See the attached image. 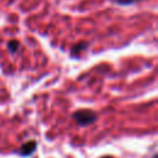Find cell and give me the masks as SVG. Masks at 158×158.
Masks as SVG:
<instances>
[{"label": "cell", "mask_w": 158, "mask_h": 158, "mask_svg": "<svg viewBox=\"0 0 158 158\" xmlns=\"http://www.w3.org/2000/svg\"><path fill=\"white\" fill-rule=\"evenodd\" d=\"M73 118L75 120V122L78 125H80V126H88V125L94 123L98 120V115L93 110L80 109V110H77L73 114Z\"/></svg>", "instance_id": "cell-1"}, {"label": "cell", "mask_w": 158, "mask_h": 158, "mask_svg": "<svg viewBox=\"0 0 158 158\" xmlns=\"http://www.w3.org/2000/svg\"><path fill=\"white\" fill-rule=\"evenodd\" d=\"M36 147H37L36 141H33V139H32V141H27L26 143H23V144L21 146L19 153H20V156H22V157H27V156L32 154V153L36 151Z\"/></svg>", "instance_id": "cell-2"}, {"label": "cell", "mask_w": 158, "mask_h": 158, "mask_svg": "<svg viewBox=\"0 0 158 158\" xmlns=\"http://www.w3.org/2000/svg\"><path fill=\"white\" fill-rule=\"evenodd\" d=\"M86 48H88V42H80V43H77L75 46H73L70 52H72V54H78L80 52L85 51Z\"/></svg>", "instance_id": "cell-3"}, {"label": "cell", "mask_w": 158, "mask_h": 158, "mask_svg": "<svg viewBox=\"0 0 158 158\" xmlns=\"http://www.w3.org/2000/svg\"><path fill=\"white\" fill-rule=\"evenodd\" d=\"M19 47H20V43H19V41H16V40H11V41L7 42V49H9L11 53H16L17 49H19Z\"/></svg>", "instance_id": "cell-4"}, {"label": "cell", "mask_w": 158, "mask_h": 158, "mask_svg": "<svg viewBox=\"0 0 158 158\" xmlns=\"http://www.w3.org/2000/svg\"><path fill=\"white\" fill-rule=\"evenodd\" d=\"M118 5H131L133 2H137V1H142V0H115Z\"/></svg>", "instance_id": "cell-5"}, {"label": "cell", "mask_w": 158, "mask_h": 158, "mask_svg": "<svg viewBox=\"0 0 158 158\" xmlns=\"http://www.w3.org/2000/svg\"><path fill=\"white\" fill-rule=\"evenodd\" d=\"M101 158H114V157H111V156H104V157H101Z\"/></svg>", "instance_id": "cell-6"}, {"label": "cell", "mask_w": 158, "mask_h": 158, "mask_svg": "<svg viewBox=\"0 0 158 158\" xmlns=\"http://www.w3.org/2000/svg\"><path fill=\"white\" fill-rule=\"evenodd\" d=\"M153 158H157V154H154V156H153Z\"/></svg>", "instance_id": "cell-7"}]
</instances>
